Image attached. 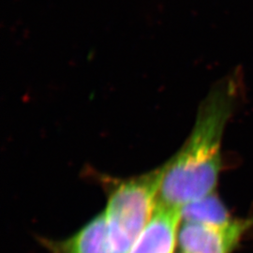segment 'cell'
Returning a JSON list of instances; mask_svg holds the SVG:
<instances>
[{"label":"cell","instance_id":"cell-1","mask_svg":"<svg viewBox=\"0 0 253 253\" xmlns=\"http://www.w3.org/2000/svg\"><path fill=\"white\" fill-rule=\"evenodd\" d=\"M238 74L218 82L203 100L190 135L165 163L156 204L181 208L215 192L222 139L240 96Z\"/></svg>","mask_w":253,"mask_h":253},{"label":"cell","instance_id":"cell-2","mask_svg":"<svg viewBox=\"0 0 253 253\" xmlns=\"http://www.w3.org/2000/svg\"><path fill=\"white\" fill-rule=\"evenodd\" d=\"M164 165L133 178L119 181L104 210L112 244L118 253H129L152 217L163 180Z\"/></svg>","mask_w":253,"mask_h":253},{"label":"cell","instance_id":"cell-3","mask_svg":"<svg viewBox=\"0 0 253 253\" xmlns=\"http://www.w3.org/2000/svg\"><path fill=\"white\" fill-rule=\"evenodd\" d=\"M253 225V218L234 219L220 226L183 222L177 241L182 253H232Z\"/></svg>","mask_w":253,"mask_h":253},{"label":"cell","instance_id":"cell-4","mask_svg":"<svg viewBox=\"0 0 253 253\" xmlns=\"http://www.w3.org/2000/svg\"><path fill=\"white\" fill-rule=\"evenodd\" d=\"M180 220L181 208L156 204L152 217L129 253H172Z\"/></svg>","mask_w":253,"mask_h":253},{"label":"cell","instance_id":"cell-5","mask_svg":"<svg viewBox=\"0 0 253 253\" xmlns=\"http://www.w3.org/2000/svg\"><path fill=\"white\" fill-rule=\"evenodd\" d=\"M55 253H118L110 239L108 223L102 212L73 237L54 246Z\"/></svg>","mask_w":253,"mask_h":253},{"label":"cell","instance_id":"cell-6","mask_svg":"<svg viewBox=\"0 0 253 253\" xmlns=\"http://www.w3.org/2000/svg\"><path fill=\"white\" fill-rule=\"evenodd\" d=\"M181 219L184 222L220 226L231 222L235 218L231 217L228 209L214 192L205 198L182 207Z\"/></svg>","mask_w":253,"mask_h":253}]
</instances>
